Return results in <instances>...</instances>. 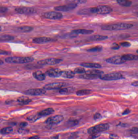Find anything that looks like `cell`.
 <instances>
[{
	"label": "cell",
	"instance_id": "d4e9b609",
	"mask_svg": "<svg viewBox=\"0 0 138 139\" xmlns=\"http://www.w3.org/2000/svg\"><path fill=\"white\" fill-rule=\"evenodd\" d=\"M79 77L83 79H87V80H93L99 78V76L91 75L90 74L85 73L79 76Z\"/></svg>",
	"mask_w": 138,
	"mask_h": 139
},
{
	"label": "cell",
	"instance_id": "52a82bcc",
	"mask_svg": "<svg viewBox=\"0 0 138 139\" xmlns=\"http://www.w3.org/2000/svg\"><path fill=\"white\" fill-rule=\"evenodd\" d=\"M105 61L107 63L114 65H120L126 62L123 59L122 56L117 55L110 57L105 59Z\"/></svg>",
	"mask_w": 138,
	"mask_h": 139
},
{
	"label": "cell",
	"instance_id": "3957f363",
	"mask_svg": "<svg viewBox=\"0 0 138 139\" xmlns=\"http://www.w3.org/2000/svg\"><path fill=\"white\" fill-rule=\"evenodd\" d=\"M89 12L101 15L108 14L113 11L110 7L107 5H100L88 9Z\"/></svg>",
	"mask_w": 138,
	"mask_h": 139
},
{
	"label": "cell",
	"instance_id": "ba28073f",
	"mask_svg": "<svg viewBox=\"0 0 138 139\" xmlns=\"http://www.w3.org/2000/svg\"><path fill=\"white\" fill-rule=\"evenodd\" d=\"M46 93V90L45 89L36 88V89H31L26 90L23 93L25 95L30 96H40Z\"/></svg>",
	"mask_w": 138,
	"mask_h": 139
},
{
	"label": "cell",
	"instance_id": "6da1fadb",
	"mask_svg": "<svg viewBox=\"0 0 138 139\" xmlns=\"http://www.w3.org/2000/svg\"><path fill=\"white\" fill-rule=\"evenodd\" d=\"M133 27L131 24L126 23H119L110 25H105L101 27L102 30L104 31H120L130 29Z\"/></svg>",
	"mask_w": 138,
	"mask_h": 139
},
{
	"label": "cell",
	"instance_id": "681fc988",
	"mask_svg": "<svg viewBox=\"0 0 138 139\" xmlns=\"http://www.w3.org/2000/svg\"><path fill=\"white\" fill-rule=\"evenodd\" d=\"M18 139V138H17V139Z\"/></svg>",
	"mask_w": 138,
	"mask_h": 139
},
{
	"label": "cell",
	"instance_id": "f35d334b",
	"mask_svg": "<svg viewBox=\"0 0 138 139\" xmlns=\"http://www.w3.org/2000/svg\"><path fill=\"white\" fill-rule=\"evenodd\" d=\"M130 132L132 134H138V128L137 127H134L130 129Z\"/></svg>",
	"mask_w": 138,
	"mask_h": 139
},
{
	"label": "cell",
	"instance_id": "8992f818",
	"mask_svg": "<svg viewBox=\"0 0 138 139\" xmlns=\"http://www.w3.org/2000/svg\"><path fill=\"white\" fill-rule=\"evenodd\" d=\"M62 59L58 58H51L41 60L38 61L37 63L40 65H54L60 63Z\"/></svg>",
	"mask_w": 138,
	"mask_h": 139
},
{
	"label": "cell",
	"instance_id": "d6a6232c",
	"mask_svg": "<svg viewBox=\"0 0 138 139\" xmlns=\"http://www.w3.org/2000/svg\"><path fill=\"white\" fill-rule=\"evenodd\" d=\"M102 50H103V47L102 46H97L87 49V50L89 52H101Z\"/></svg>",
	"mask_w": 138,
	"mask_h": 139
},
{
	"label": "cell",
	"instance_id": "ab89813d",
	"mask_svg": "<svg viewBox=\"0 0 138 139\" xmlns=\"http://www.w3.org/2000/svg\"><path fill=\"white\" fill-rule=\"evenodd\" d=\"M102 116L101 114L99 113H96L94 116V118L95 120H97L98 119H100L101 118Z\"/></svg>",
	"mask_w": 138,
	"mask_h": 139
},
{
	"label": "cell",
	"instance_id": "f907efd6",
	"mask_svg": "<svg viewBox=\"0 0 138 139\" xmlns=\"http://www.w3.org/2000/svg\"></svg>",
	"mask_w": 138,
	"mask_h": 139
},
{
	"label": "cell",
	"instance_id": "f6af8a7d",
	"mask_svg": "<svg viewBox=\"0 0 138 139\" xmlns=\"http://www.w3.org/2000/svg\"><path fill=\"white\" fill-rule=\"evenodd\" d=\"M40 139V137L38 136H34L32 137H30L28 139Z\"/></svg>",
	"mask_w": 138,
	"mask_h": 139
},
{
	"label": "cell",
	"instance_id": "7c38bea8",
	"mask_svg": "<svg viewBox=\"0 0 138 139\" xmlns=\"http://www.w3.org/2000/svg\"><path fill=\"white\" fill-rule=\"evenodd\" d=\"M66 86V84L64 83H54L45 85L43 88L45 90H54L60 89Z\"/></svg>",
	"mask_w": 138,
	"mask_h": 139
},
{
	"label": "cell",
	"instance_id": "83f0119b",
	"mask_svg": "<svg viewBox=\"0 0 138 139\" xmlns=\"http://www.w3.org/2000/svg\"><path fill=\"white\" fill-rule=\"evenodd\" d=\"M86 73L90 74L91 75H96V76H101L102 75H103L104 72L101 71V70H88L86 71ZM100 78V77H99Z\"/></svg>",
	"mask_w": 138,
	"mask_h": 139
},
{
	"label": "cell",
	"instance_id": "d6986e66",
	"mask_svg": "<svg viewBox=\"0 0 138 139\" xmlns=\"http://www.w3.org/2000/svg\"><path fill=\"white\" fill-rule=\"evenodd\" d=\"M75 76V73L71 70L62 71L61 77L66 79H72Z\"/></svg>",
	"mask_w": 138,
	"mask_h": 139
},
{
	"label": "cell",
	"instance_id": "74e56055",
	"mask_svg": "<svg viewBox=\"0 0 138 139\" xmlns=\"http://www.w3.org/2000/svg\"><path fill=\"white\" fill-rule=\"evenodd\" d=\"M120 46L117 44L113 43L111 47V48L113 50H117L120 48Z\"/></svg>",
	"mask_w": 138,
	"mask_h": 139
},
{
	"label": "cell",
	"instance_id": "ee69618b",
	"mask_svg": "<svg viewBox=\"0 0 138 139\" xmlns=\"http://www.w3.org/2000/svg\"><path fill=\"white\" fill-rule=\"evenodd\" d=\"M131 85L133 86L138 87V81L133 82L131 84Z\"/></svg>",
	"mask_w": 138,
	"mask_h": 139
},
{
	"label": "cell",
	"instance_id": "b9f144b4",
	"mask_svg": "<svg viewBox=\"0 0 138 139\" xmlns=\"http://www.w3.org/2000/svg\"><path fill=\"white\" fill-rule=\"evenodd\" d=\"M130 110L128 109H126V110H124L123 112L122 113V114L123 115H126L128 114H130Z\"/></svg>",
	"mask_w": 138,
	"mask_h": 139
},
{
	"label": "cell",
	"instance_id": "7a4b0ae2",
	"mask_svg": "<svg viewBox=\"0 0 138 139\" xmlns=\"http://www.w3.org/2000/svg\"><path fill=\"white\" fill-rule=\"evenodd\" d=\"M34 60V58L32 57H9L5 59L6 62L12 64L28 63L32 62Z\"/></svg>",
	"mask_w": 138,
	"mask_h": 139
},
{
	"label": "cell",
	"instance_id": "e575fe53",
	"mask_svg": "<svg viewBox=\"0 0 138 139\" xmlns=\"http://www.w3.org/2000/svg\"><path fill=\"white\" fill-rule=\"evenodd\" d=\"M39 118H40L39 116L38 115V114H37L34 115H31V116H29L27 118V120L30 121L34 122L36 121Z\"/></svg>",
	"mask_w": 138,
	"mask_h": 139
},
{
	"label": "cell",
	"instance_id": "cb8c5ba5",
	"mask_svg": "<svg viewBox=\"0 0 138 139\" xmlns=\"http://www.w3.org/2000/svg\"><path fill=\"white\" fill-rule=\"evenodd\" d=\"M108 37L107 36L102 35H94L89 38V40L93 41H104L108 39Z\"/></svg>",
	"mask_w": 138,
	"mask_h": 139
},
{
	"label": "cell",
	"instance_id": "f1b7e54d",
	"mask_svg": "<svg viewBox=\"0 0 138 139\" xmlns=\"http://www.w3.org/2000/svg\"><path fill=\"white\" fill-rule=\"evenodd\" d=\"M91 93V90H79L76 93V94L78 96H82L84 95H87Z\"/></svg>",
	"mask_w": 138,
	"mask_h": 139
},
{
	"label": "cell",
	"instance_id": "484cf974",
	"mask_svg": "<svg viewBox=\"0 0 138 139\" xmlns=\"http://www.w3.org/2000/svg\"><path fill=\"white\" fill-rule=\"evenodd\" d=\"M117 3L122 7H130L132 2L130 0H117Z\"/></svg>",
	"mask_w": 138,
	"mask_h": 139
},
{
	"label": "cell",
	"instance_id": "836d02e7",
	"mask_svg": "<svg viewBox=\"0 0 138 139\" xmlns=\"http://www.w3.org/2000/svg\"><path fill=\"white\" fill-rule=\"evenodd\" d=\"M67 2L73 3L76 4H82L86 3L87 0H66Z\"/></svg>",
	"mask_w": 138,
	"mask_h": 139
},
{
	"label": "cell",
	"instance_id": "7dc6e473",
	"mask_svg": "<svg viewBox=\"0 0 138 139\" xmlns=\"http://www.w3.org/2000/svg\"><path fill=\"white\" fill-rule=\"evenodd\" d=\"M51 139H59V137L58 135L54 136V137H52Z\"/></svg>",
	"mask_w": 138,
	"mask_h": 139
},
{
	"label": "cell",
	"instance_id": "60d3db41",
	"mask_svg": "<svg viewBox=\"0 0 138 139\" xmlns=\"http://www.w3.org/2000/svg\"><path fill=\"white\" fill-rule=\"evenodd\" d=\"M28 125V123L26 122H20L19 126L22 128H23L25 127H27Z\"/></svg>",
	"mask_w": 138,
	"mask_h": 139
},
{
	"label": "cell",
	"instance_id": "7bdbcfd3",
	"mask_svg": "<svg viewBox=\"0 0 138 139\" xmlns=\"http://www.w3.org/2000/svg\"><path fill=\"white\" fill-rule=\"evenodd\" d=\"M7 11V9L5 7H1L0 9V11L1 13H4Z\"/></svg>",
	"mask_w": 138,
	"mask_h": 139
},
{
	"label": "cell",
	"instance_id": "d590c367",
	"mask_svg": "<svg viewBox=\"0 0 138 139\" xmlns=\"http://www.w3.org/2000/svg\"><path fill=\"white\" fill-rule=\"evenodd\" d=\"M74 72L75 73L77 74H84L86 73V70L84 68L82 67H78L77 68L74 70Z\"/></svg>",
	"mask_w": 138,
	"mask_h": 139
},
{
	"label": "cell",
	"instance_id": "603a6c76",
	"mask_svg": "<svg viewBox=\"0 0 138 139\" xmlns=\"http://www.w3.org/2000/svg\"><path fill=\"white\" fill-rule=\"evenodd\" d=\"M17 101L21 105H27L32 101L31 99L26 96H22L19 97Z\"/></svg>",
	"mask_w": 138,
	"mask_h": 139
},
{
	"label": "cell",
	"instance_id": "9a60e30c",
	"mask_svg": "<svg viewBox=\"0 0 138 139\" xmlns=\"http://www.w3.org/2000/svg\"><path fill=\"white\" fill-rule=\"evenodd\" d=\"M52 39L48 37H43L35 38L33 39L32 41L34 43L41 44L47 43L52 41Z\"/></svg>",
	"mask_w": 138,
	"mask_h": 139
},
{
	"label": "cell",
	"instance_id": "bcb514c9",
	"mask_svg": "<svg viewBox=\"0 0 138 139\" xmlns=\"http://www.w3.org/2000/svg\"><path fill=\"white\" fill-rule=\"evenodd\" d=\"M110 138L112 139H117L118 138L117 136L115 135H111L110 136Z\"/></svg>",
	"mask_w": 138,
	"mask_h": 139
},
{
	"label": "cell",
	"instance_id": "ffe728a7",
	"mask_svg": "<svg viewBox=\"0 0 138 139\" xmlns=\"http://www.w3.org/2000/svg\"><path fill=\"white\" fill-rule=\"evenodd\" d=\"M75 89L74 88L72 87H66V88H63L60 89L59 93L62 95L69 94L73 93L74 92Z\"/></svg>",
	"mask_w": 138,
	"mask_h": 139
},
{
	"label": "cell",
	"instance_id": "1f68e13d",
	"mask_svg": "<svg viewBox=\"0 0 138 139\" xmlns=\"http://www.w3.org/2000/svg\"><path fill=\"white\" fill-rule=\"evenodd\" d=\"M13 129L11 127H6L4 128H2L0 130V133L2 134H10V133L12 132Z\"/></svg>",
	"mask_w": 138,
	"mask_h": 139
},
{
	"label": "cell",
	"instance_id": "9c48e42d",
	"mask_svg": "<svg viewBox=\"0 0 138 139\" xmlns=\"http://www.w3.org/2000/svg\"><path fill=\"white\" fill-rule=\"evenodd\" d=\"M77 4L73 3H69L64 5L54 7V9L55 11H58L66 12L71 10H73L77 7Z\"/></svg>",
	"mask_w": 138,
	"mask_h": 139
},
{
	"label": "cell",
	"instance_id": "4316f807",
	"mask_svg": "<svg viewBox=\"0 0 138 139\" xmlns=\"http://www.w3.org/2000/svg\"><path fill=\"white\" fill-rule=\"evenodd\" d=\"M33 28L32 27L29 26H23L20 27L17 29V30L19 32L23 33H27L30 32L33 30Z\"/></svg>",
	"mask_w": 138,
	"mask_h": 139
},
{
	"label": "cell",
	"instance_id": "44dd1931",
	"mask_svg": "<svg viewBox=\"0 0 138 139\" xmlns=\"http://www.w3.org/2000/svg\"><path fill=\"white\" fill-rule=\"evenodd\" d=\"M72 33L76 35H89L94 33L93 30H87L85 29H79L73 30Z\"/></svg>",
	"mask_w": 138,
	"mask_h": 139
},
{
	"label": "cell",
	"instance_id": "c3c4849f",
	"mask_svg": "<svg viewBox=\"0 0 138 139\" xmlns=\"http://www.w3.org/2000/svg\"><path fill=\"white\" fill-rule=\"evenodd\" d=\"M136 52H137V53L138 54V50H137V51H136Z\"/></svg>",
	"mask_w": 138,
	"mask_h": 139
},
{
	"label": "cell",
	"instance_id": "5bb4252c",
	"mask_svg": "<svg viewBox=\"0 0 138 139\" xmlns=\"http://www.w3.org/2000/svg\"><path fill=\"white\" fill-rule=\"evenodd\" d=\"M62 70L59 68H51L46 72V75L50 77L55 78L61 77Z\"/></svg>",
	"mask_w": 138,
	"mask_h": 139
},
{
	"label": "cell",
	"instance_id": "4fadbf2b",
	"mask_svg": "<svg viewBox=\"0 0 138 139\" xmlns=\"http://www.w3.org/2000/svg\"><path fill=\"white\" fill-rule=\"evenodd\" d=\"M43 16L46 18L51 20H60L63 17V15L61 13L49 11L44 13Z\"/></svg>",
	"mask_w": 138,
	"mask_h": 139
},
{
	"label": "cell",
	"instance_id": "e0dca14e",
	"mask_svg": "<svg viewBox=\"0 0 138 139\" xmlns=\"http://www.w3.org/2000/svg\"><path fill=\"white\" fill-rule=\"evenodd\" d=\"M82 66L91 68H101L102 66L100 64L96 63H82L80 64Z\"/></svg>",
	"mask_w": 138,
	"mask_h": 139
},
{
	"label": "cell",
	"instance_id": "7402d4cb",
	"mask_svg": "<svg viewBox=\"0 0 138 139\" xmlns=\"http://www.w3.org/2000/svg\"><path fill=\"white\" fill-rule=\"evenodd\" d=\"M123 59L126 62L130 61L138 60V55L131 54H126L122 55Z\"/></svg>",
	"mask_w": 138,
	"mask_h": 139
},
{
	"label": "cell",
	"instance_id": "f546056e",
	"mask_svg": "<svg viewBox=\"0 0 138 139\" xmlns=\"http://www.w3.org/2000/svg\"><path fill=\"white\" fill-rule=\"evenodd\" d=\"M14 39V37L12 36H9V35H2L0 36V40L1 42H4L10 41L13 40Z\"/></svg>",
	"mask_w": 138,
	"mask_h": 139
},
{
	"label": "cell",
	"instance_id": "30bf717a",
	"mask_svg": "<svg viewBox=\"0 0 138 139\" xmlns=\"http://www.w3.org/2000/svg\"><path fill=\"white\" fill-rule=\"evenodd\" d=\"M15 10L18 13L22 14H32L36 13L35 9L29 7H19L16 8Z\"/></svg>",
	"mask_w": 138,
	"mask_h": 139
},
{
	"label": "cell",
	"instance_id": "8d00e7d4",
	"mask_svg": "<svg viewBox=\"0 0 138 139\" xmlns=\"http://www.w3.org/2000/svg\"><path fill=\"white\" fill-rule=\"evenodd\" d=\"M120 46L123 47H129L131 45V44L130 42H121L120 43Z\"/></svg>",
	"mask_w": 138,
	"mask_h": 139
},
{
	"label": "cell",
	"instance_id": "5b68a950",
	"mask_svg": "<svg viewBox=\"0 0 138 139\" xmlns=\"http://www.w3.org/2000/svg\"><path fill=\"white\" fill-rule=\"evenodd\" d=\"M99 79L104 81H110L123 79H124V77L119 72H114L102 75L100 77Z\"/></svg>",
	"mask_w": 138,
	"mask_h": 139
},
{
	"label": "cell",
	"instance_id": "8fae6325",
	"mask_svg": "<svg viewBox=\"0 0 138 139\" xmlns=\"http://www.w3.org/2000/svg\"><path fill=\"white\" fill-rule=\"evenodd\" d=\"M64 120V117L62 115H57L50 117L47 119L45 122L48 125H57L62 122Z\"/></svg>",
	"mask_w": 138,
	"mask_h": 139
},
{
	"label": "cell",
	"instance_id": "2e32d148",
	"mask_svg": "<svg viewBox=\"0 0 138 139\" xmlns=\"http://www.w3.org/2000/svg\"><path fill=\"white\" fill-rule=\"evenodd\" d=\"M32 75L35 79L39 81H44L46 78L45 74L40 70H37L33 72Z\"/></svg>",
	"mask_w": 138,
	"mask_h": 139
},
{
	"label": "cell",
	"instance_id": "ac0fdd59",
	"mask_svg": "<svg viewBox=\"0 0 138 139\" xmlns=\"http://www.w3.org/2000/svg\"><path fill=\"white\" fill-rule=\"evenodd\" d=\"M54 109H53V108H48L41 111L37 114L41 118V117L49 116L54 112Z\"/></svg>",
	"mask_w": 138,
	"mask_h": 139
},
{
	"label": "cell",
	"instance_id": "4dcf8cb0",
	"mask_svg": "<svg viewBox=\"0 0 138 139\" xmlns=\"http://www.w3.org/2000/svg\"><path fill=\"white\" fill-rule=\"evenodd\" d=\"M79 123V121L77 119L75 118H70L68 120V121L66 122L68 126H70V127H73L77 125H78Z\"/></svg>",
	"mask_w": 138,
	"mask_h": 139
},
{
	"label": "cell",
	"instance_id": "277c9868",
	"mask_svg": "<svg viewBox=\"0 0 138 139\" xmlns=\"http://www.w3.org/2000/svg\"><path fill=\"white\" fill-rule=\"evenodd\" d=\"M109 128L110 125L108 124H101L89 128L87 129V133L90 135H93L107 131Z\"/></svg>",
	"mask_w": 138,
	"mask_h": 139
}]
</instances>
